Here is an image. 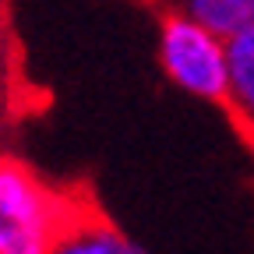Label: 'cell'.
<instances>
[{
	"mask_svg": "<svg viewBox=\"0 0 254 254\" xmlns=\"http://www.w3.org/2000/svg\"><path fill=\"white\" fill-rule=\"evenodd\" d=\"M230 117L254 141V28L230 39Z\"/></svg>",
	"mask_w": 254,
	"mask_h": 254,
	"instance_id": "4",
	"label": "cell"
},
{
	"mask_svg": "<svg viewBox=\"0 0 254 254\" xmlns=\"http://www.w3.org/2000/svg\"><path fill=\"white\" fill-rule=\"evenodd\" d=\"M159 67L163 74L198 103L226 106L230 99V39L215 36L201 21L166 11L159 21Z\"/></svg>",
	"mask_w": 254,
	"mask_h": 254,
	"instance_id": "2",
	"label": "cell"
},
{
	"mask_svg": "<svg viewBox=\"0 0 254 254\" xmlns=\"http://www.w3.org/2000/svg\"><path fill=\"white\" fill-rule=\"evenodd\" d=\"M74 201L21 159L0 155V254H50Z\"/></svg>",
	"mask_w": 254,
	"mask_h": 254,
	"instance_id": "1",
	"label": "cell"
},
{
	"mask_svg": "<svg viewBox=\"0 0 254 254\" xmlns=\"http://www.w3.org/2000/svg\"><path fill=\"white\" fill-rule=\"evenodd\" d=\"M50 254H145V247L134 244L113 219H106L92 201L78 194Z\"/></svg>",
	"mask_w": 254,
	"mask_h": 254,
	"instance_id": "3",
	"label": "cell"
},
{
	"mask_svg": "<svg viewBox=\"0 0 254 254\" xmlns=\"http://www.w3.org/2000/svg\"><path fill=\"white\" fill-rule=\"evenodd\" d=\"M163 11H177L201 21L222 39H237L240 32L254 28V0H159Z\"/></svg>",
	"mask_w": 254,
	"mask_h": 254,
	"instance_id": "5",
	"label": "cell"
}]
</instances>
